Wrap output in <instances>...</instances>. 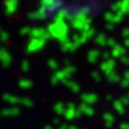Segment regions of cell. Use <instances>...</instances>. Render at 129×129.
<instances>
[]
</instances>
